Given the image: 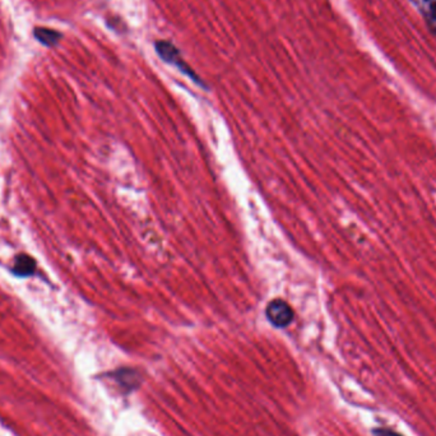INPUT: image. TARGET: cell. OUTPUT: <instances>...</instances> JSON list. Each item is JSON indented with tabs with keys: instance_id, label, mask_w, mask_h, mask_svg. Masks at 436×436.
Masks as SVG:
<instances>
[{
	"instance_id": "2",
	"label": "cell",
	"mask_w": 436,
	"mask_h": 436,
	"mask_svg": "<svg viewBox=\"0 0 436 436\" xmlns=\"http://www.w3.org/2000/svg\"><path fill=\"white\" fill-rule=\"evenodd\" d=\"M267 318L272 326L277 328H286L293 320V310L284 300H273L267 306Z\"/></svg>"
},
{
	"instance_id": "1",
	"label": "cell",
	"mask_w": 436,
	"mask_h": 436,
	"mask_svg": "<svg viewBox=\"0 0 436 436\" xmlns=\"http://www.w3.org/2000/svg\"><path fill=\"white\" fill-rule=\"evenodd\" d=\"M154 49H156V52L159 54V57L165 63L177 68L182 74L189 77L190 80H194L201 87L207 88L203 83V80H201V77L196 75V73L190 68L189 64L185 63V60L182 59V52L173 43L161 40V41L154 43Z\"/></svg>"
},
{
	"instance_id": "7",
	"label": "cell",
	"mask_w": 436,
	"mask_h": 436,
	"mask_svg": "<svg viewBox=\"0 0 436 436\" xmlns=\"http://www.w3.org/2000/svg\"><path fill=\"white\" fill-rule=\"evenodd\" d=\"M374 435L375 436H403L400 433L391 429H377L374 430Z\"/></svg>"
},
{
	"instance_id": "3",
	"label": "cell",
	"mask_w": 436,
	"mask_h": 436,
	"mask_svg": "<svg viewBox=\"0 0 436 436\" xmlns=\"http://www.w3.org/2000/svg\"><path fill=\"white\" fill-rule=\"evenodd\" d=\"M423 17L430 32L436 35V0H409Z\"/></svg>"
},
{
	"instance_id": "6",
	"label": "cell",
	"mask_w": 436,
	"mask_h": 436,
	"mask_svg": "<svg viewBox=\"0 0 436 436\" xmlns=\"http://www.w3.org/2000/svg\"><path fill=\"white\" fill-rule=\"evenodd\" d=\"M115 379L120 383V386L126 389H133L138 386V374L131 369H123L117 371Z\"/></svg>"
},
{
	"instance_id": "4",
	"label": "cell",
	"mask_w": 436,
	"mask_h": 436,
	"mask_svg": "<svg viewBox=\"0 0 436 436\" xmlns=\"http://www.w3.org/2000/svg\"><path fill=\"white\" fill-rule=\"evenodd\" d=\"M36 263L29 256V255H20L15 259V266H13V272L17 276L26 277L32 275L35 272Z\"/></svg>"
},
{
	"instance_id": "5",
	"label": "cell",
	"mask_w": 436,
	"mask_h": 436,
	"mask_svg": "<svg viewBox=\"0 0 436 436\" xmlns=\"http://www.w3.org/2000/svg\"><path fill=\"white\" fill-rule=\"evenodd\" d=\"M35 37L41 44L46 45V46H55L58 44L59 40L61 38V34L54 29H36Z\"/></svg>"
}]
</instances>
